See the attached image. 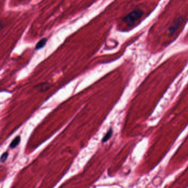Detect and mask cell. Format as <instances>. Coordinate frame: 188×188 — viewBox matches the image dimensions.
Instances as JSON below:
<instances>
[{"mask_svg": "<svg viewBox=\"0 0 188 188\" xmlns=\"http://www.w3.org/2000/svg\"><path fill=\"white\" fill-rule=\"evenodd\" d=\"M143 14L144 12L141 9H137L125 15L123 18V22L129 27L133 26L134 24L143 16Z\"/></svg>", "mask_w": 188, "mask_h": 188, "instance_id": "6da1fadb", "label": "cell"}, {"mask_svg": "<svg viewBox=\"0 0 188 188\" xmlns=\"http://www.w3.org/2000/svg\"><path fill=\"white\" fill-rule=\"evenodd\" d=\"M21 137L19 136H17L15 137V139L12 141L11 143L10 144V147L12 149H15V148L19 144L20 142H21Z\"/></svg>", "mask_w": 188, "mask_h": 188, "instance_id": "7a4b0ae2", "label": "cell"}, {"mask_svg": "<svg viewBox=\"0 0 188 188\" xmlns=\"http://www.w3.org/2000/svg\"><path fill=\"white\" fill-rule=\"evenodd\" d=\"M46 42H47V39L46 38H43V39L40 40L36 45L35 50H40V49H42L46 45Z\"/></svg>", "mask_w": 188, "mask_h": 188, "instance_id": "3957f363", "label": "cell"}, {"mask_svg": "<svg viewBox=\"0 0 188 188\" xmlns=\"http://www.w3.org/2000/svg\"><path fill=\"white\" fill-rule=\"evenodd\" d=\"M8 156V153L7 152H5V153H3L1 156V159H0L1 162H2V163L5 162L6 161V160L7 159Z\"/></svg>", "mask_w": 188, "mask_h": 188, "instance_id": "8992f818", "label": "cell"}, {"mask_svg": "<svg viewBox=\"0 0 188 188\" xmlns=\"http://www.w3.org/2000/svg\"><path fill=\"white\" fill-rule=\"evenodd\" d=\"M112 129H110L109 130V131L107 133V134L105 135V136L103 138L102 141L103 143L109 140V139L112 136Z\"/></svg>", "mask_w": 188, "mask_h": 188, "instance_id": "277c9868", "label": "cell"}, {"mask_svg": "<svg viewBox=\"0 0 188 188\" xmlns=\"http://www.w3.org/2000/svg\"><path fill=\"white\" fill-rule=\"evenodd\" d=\"M37 87H40V90L41 91H44L47 90L49 89V84H42L41 85H38Z\"/></svg>", "mask_w": 188, "mask_h": 188, "instance_id": "5b68a950", "label": "cell"}]
</instances>
